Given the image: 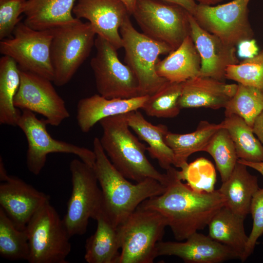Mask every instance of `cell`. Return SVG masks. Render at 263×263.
<instances>
[{"mask_svg":"<svg viewBox=\"0 0 263 263\" xmlns=\"http://www.w3.org/2000/svg\"><path fill=\"white\" fill-rule=\"evenodd\" d=\"M168 182L165 191L143 202L140 205L155 210L166 219L175 239L184 241L203 229L217 211L225 205L219 189L198 192L184 184L173 166L166 170Z\"/></svg>","mask_w":263,"mask_h":263,"instance_id":"cell-1","label":"cell"},{"mask_svg":"<svg viewBox=\"0 0 263 263\" xmlns=\"http://www.w3.org/2000/svg\"><path fill=\"white\" fill-rule=\"evenodd\" d=\"M93 147L94 168L102 195V210L116 227L143 202L165 191L167 186L153 178L131 183L112 164L98 138H94Z\"/></svg>","mask_w":263,"mask_h":263,"instance_id":"cell-2","label":"cell"},{"mask_svg":"<svg viewBox=\"0 0 263 263\" xmlns=\"http://www.w3.org/2000/svg\"><path fill=\"white\" fill-rule=\"evenodd\" d=\"M99 123L102 129V147L121 174L136 183L153 178L167 186V173L159 172L149 161L147 147L130 131L125 113L103 118Z\"/></svg>","mask_w":263,"mask_h":263,"instance_id":"cell-3","label":"cell"},{"mask_svg":"<svg viewBox=\"0 0 263 263\" xmlns=\"http://www.w3.org/2000/svg\"><path fill=\"white\" fill-rule=\"evenodd\" d=\"M167 226L163 215L140 205L117 227L121 250L118 263H153Z\"/></svg>","mask_w":263,"mask_h":263,"instance_id":"cell-4","label":"cell"},{"mask_svg":"<svg viewBox=\"0 0 263 263\" xmlns=\"http://www.w3.org/2000/svg\"><path fill=\"white\" fill-rule=\"evenodd\" d=\"M50 57L54 73L53 82L62 86L72 78L88 57L96 35L89 22L80 19L52 29Z\"/></svg>","mask_w":263,"mask_h":263,"instance_id":"cell-5","label":"cell"},{"mask_svg":"<svg viewBox=\"0 0 263 263\" xmlns=\"http://www.w3.org/2000/svg\"><path fill=\"white\" fill-rule=\"evenodd\" d=\"M25 229L29 245V263H68L71 237L50 202L34 214Z\"/></svg>","mask_w":263,"mask_h":263,"instance_id":"cell-6","label":"cell"},{"mask_svg":"<svg viewBox=\"0 0 263 263\" xmlns=\"http://www.w3.org/2000/svg\"><path fill=\"white\" fill-rule=\"evenodd\" d=\"M120 34L125 50V62L138 81L140 96L152 95L168 81L156 72L158 56L169 54L173 49L138 32L130 18L121 26Z\"/></svg>","mask_w":263,"mask_h":263,"instance_id":"cell-7","label":"cell"},{"mask_svg":"<svg viewBox=\"0 0 263 263\" xmlns=\"http://www.w3.org/2000/svg\"><path fill=\"white\" fill-rule=\"evenodd\" d=\"M188 12L163 0H138L132 14L144 34L173 50L190 35Z\"/></svg>","mask_w":263,"mask_h":263,"instance_id":"cell-8","label":"cell"},{"mask_svg":"<svg viewBox=\"0 0 263 263\" xmlns=\"http://www.w3.org/2000/svg\"><path fill=\"white\" fill-rule=\"evenodd\" d=\"M72 193L62 220L71 237L85 233L90 219L102 210V195L94 168L80 159L70 163Z\"/></svg>","mask_w":263,"mask_h":263,"instance_id":"cell-9","label":"cell"},{"mask_svg":"<svg viewBox=\"0 0 263 263\" xmlns=\"http://www.w3.org/2000/svg\"><path fill=\"white\" fill-rule=\"evenodd\" d=\"M52 30H36L20 21L11 37L0 41V53L13 58L22 71L53 82L54 73L50 57Z\"/></svg>","mask_w":263,"mask_h":263,"instance_id":"cell-10","label":"cell"},{"mask_svg":"<svg viewBox=\"0 0 263 263\" xmlns=\"http://www.w3.org/2000/svg\"><path fill=\"white\" fill-rule=\"evenodd\" d=\"M47 125L45 119H38L34 113L22 110L17 126L27 139L26 165L31 173L38 175L46 164L47 155L51 153L73 154L94 167L95 155L94 150L54 138L48 132Z\"/></svg>","mask_w":263,"mask_h":263,"instance_id":"cell-11","label":"cell"},{"mask_svg":"<svg viewBox=\"0 0 263 263\" xmlns=\"http://www.w3.org/2000/svg\"><path fill=\"white\" fill-rule=\"evenodd\" d=\"M94 46L96 53L90 65L99 94L107 98L139 96L138 81L129 67L119 59L117 50L98 36Z\"/></svg>","mask_w":263,"mask_h":263,"instance_id":"cell-12","label":"cell"},{"mask_svg":"<svg viewBox=\"0 0 263 263\" xmlns=\"http://www.w3.org/2000/svg\"><path fill=\"white\" fill-rule=\"evenodd\" d=\"M251 0H232L215 5L197 4L193 17L199 25L227 44L236 47L253 39L248 5Z\"/></svg>","mask_w":263,"mask_h":263,"instance_id":"cell-13","label":"cell"},{"mask_svg":"<svg viewBox=\"0 0 263 263\" xmlns=\"http://www.w3.org/2000/svg\"><path fill=\"white\" fill-rule=\"evenodd\" d=\"M20 75V84L14 98L17 108L41 114L47 124L53 126L60 125L70 117L65 101L55 90L52 81L21 70Z\"/></svg>","mask_w":263,"mask_h":263,"instance_id":"cell-14","label":"cell"},{"mask_svg":"<svg viewBox=\"0 0 263 263\" xmlns=\"http://www.w3.org/2000/svg\"><path fill=\"white\" fill-rule=\"evenodd\" d=\"M73 13L78 19H87L97 36L116 50L123 47L120 28L131 14L120 0H77Z\"/></svg>","mask_w":263,"mask_h":263,"instance_id":"cell-15","label":"cell"},{"mask_svg":"<svg viewBox=\"0 0 263 263\" xmlns=\"http://www.w3.org/2000/svg\"><path fill=\"white\" fill-rule=\"evenodd\" d=\"M50 199L49 195L16 176L8 175L0 184V207L20 230Z\"/></svg>","mask_w":263,"mask_h":263,"instance_id":"cell-16","label":"cell"},{"mask_svg":"<svg viewBox=\"0 0 263 263\" xmlns=\"http://www.w3.org/2000/svg\"><path fill=\"white\" fill-rule=\"evenodd\" d=\"M190 36L201 58L199 76L210 77L222 81L226 69L239 62L236 47L225 42L218 36L202 28L189 14Z\"/></svg>","mask_w":263,"mask_h":263,"instance_id":"cell-17","label":"cell"},{"mask_svg":"<svg viewBox=\"0 0 263 263\" xmlns=\"http://www.w3.org/2000/svg\"><path fill=\"white\" fill-rule=\"evenodd\" d=\"M185 241H160L156 245L157 256H174L186 263H221L239 259L227 246L198 232Z\"/></svg>","mask_w":263,"mask_h":263,"instance_id":"cell-18","label":"cell"},{"mask_svg":"<svg viewBox=\"0 0 263 263\" xmlns=\"http://www.w3.org/2000/svg\"><path fill=\"white\" fill-rule=\"evenodd\" d=\"M237 87L238 84H226L212 77L198 76L183 83L178 105L180 109L225 108Z\"/></svg>","mask_w":263,"mask_h":263,"instance_id":"cell-19","label":"cell"},{"mask_svg":"<svg viewBox=\"0 0 263 263\" xmlns=\"http://www.w3.org/2000/svg\"><path fill=\"white\" fill-rule=\"evenodd\" d=\"M149 95L131 98H107L95 94L80 99L76 107V120L84 133L103 118L142 109Z\"/></svg>","mask_w":263,"mask_h":263,"instance_id":"cell-20","label":"cell"},{"mask_svg":"<svg viewBox=\"0 0 263 263\" xmlns=\"http://www.w3.org/2000/svg\"><path fill=\"white\" fill-rule=\"evenodd\" d=\"M76 0H27L24 22L36 30H51L78 19L72 15Z\"/></svg>","mask_w":263,"mask_h":263,"instance_id":"cell-21","label":"cell"},{"mask_svg":"<svg viewBox=\"0 0 263 263\" xmlns=\"http://www.w3.org/2000/svg\"><path fill=\"white\" fill-rule=\"evenodd\" d=\"M201 58L190 35L181 44L162 60H158L157 75L167 80L183 83L199 75Z\"/></svg>","mask_w":263,"mask_h":263,"instance_id":"cell-22","label":"cell"},{"mask_svg":"<svg viewBox=\"0 0 263 263\" xmlns=\"http://www.w3.org/2000/svg\"><path fill=\"white\" fill-rule=\"evenodd\" d=\"M125 115L130 128L148 144L147 150L150 156L157 160L164 169L174 166V153L165 141L169 132L167 127L163 124H152L138 110L126 113Z\"/></svg>","mask_w":263,"mask_h":263,"instance_id":"cell-23","label":"cell"},{"mask_svg":"<svg viewBox=\"0 0 263 263\" xmlns=\"http://www.w3.org/2000/svg\"><path fill=\"white\" fill-rule=\"evenodd\" d=\"M259 188L257 176L247 167L238 161L228 178L222 182L219 190L225 199V206L244 218L250 213L251 200Z\"/></svg>","mask_w":263,"mask_h":263,"instance_id":"cell-24","label":"cell"},{"mask_svg":"<svg viewBox=\"0 0 263 263\" xmlns=\"http://www.w3.org/2000/svg\"><path fill=\"white\" fill-rule=\"evenodd\" d=\"M95 220L96 229L86 241L85 260L88 263H118L120 245L117 227L102 210Z\"/></svg>","mask_w":263,"mask_h":263,"instance_id":"cell-25","label":"cell"},{"mask_svg":"<svg viewBox=\"0 0 263 263\" xmlns=\"http://www.w3.org/2000/svg\"><path fill=\"white\" fill-rule=\"evenodd\" d=\"M245 218L224 206L207 225L208 235L234 251L242 262L248 240L244 225Z\"/></svg>","mask_w":263,"mask_h":263,"instance_id":"cell-26","label":"cell"},{"mask_svg":"<svg viewBox=\"0 0 263 263\" xmlns=\"http://www.w3.org/2000/svg\"><path fill=\"white\" fill-rule=\"evenodd\" d=\"M222 127V122L215 124L203 120L196 130L190 133L179 134L169 131L165 141L174 153V167L181 169L188 164V158L192 154L204 151L212 136Z\"/></svg>","mask_w":263,"mask_h":263,"instance_id":"cell-27","label":"cell"},{"mask_svg":"<svg viewBox=\"0 0 263 263\" xmlns=\"http://www.w3.org/2000/svg\"><path fill=\"white\" fill-rule=\"evenodd\" d=\"M20 84V70L11 57L0 59V123L17 126L21 113L14 105V98Z\"/></svg>","mask_w":263,"mask_h":263,"instance_id":"cell-28","label":"cell"},{"mask_svg":"<svg viewBox=\"0 0 263 263\" xmlns=\"http://www.w3.org/2000/svg\"><path fill=\"white\" fill-rule=\"evenodd\" d=\"M236 148L238 159L252 162L263 161V146L251 127L241 117L232 114L222 122Z\"/></svg>","mask_w":263,"mask_h":263,"instance_id":"cell-29","label":"cell"},{"mask_svg":"<svg viewBox=\"0 0 263 263\" xmlns=\"http://www.w3.org/2000/svg\"><path fill=\"white\" fill-rule=\"evenodd\" d=\"M0 255L11 261L25 260L29 256L28 238L26 229H18L0 207Z\"/></svg>","mask_w":263,"mask_h":263,"instance_id":"cell-30","label":"cell"},{"mask_svg":"<svg viewBox=\"0 0 263 263\" xmlns=\"http://www.w3.org/2000/svg\"><path fill=\"white\" fill-rule=\"evenodd\" d=\"M225 116L235 114L250 127L263 110V90L238 84L237 90L225 108Z\"/></svg>","mask_w":263,"mask_h":263,"instance_id":"cell-31","label":"cell"},{"mask_svg":"<svg viewBox=\"0 0 263 263\" xmlns=\"http://www.w3.org/2000/svg\"><path fill=\"white\" fill-rule=\"evenodd\" d=\"M183 83L167 81L155 93L149 95L142 109L149 116L173 118L180 113L178 100Z\"/></svg>","mask_w":263,"mask_h":263,"instance_id":"cell-32","label":"cell"},{"mask_svg":"<svg viewBox=\"0 0 263 263\" xmlns=\"http://www.w3.org/2000/svg\"><path fill=\"white\" fill-rule=\"evenodd\" d=\"M214 159L222 182L226 180L236 165L237 157L234 144L227 130L219 129L212 136L204 151Z\"/></svg>","mask_w":263,"mask_h":263,"instance_id":"cell-33","label":"cell"},{"mask_svg":"<svg viewBox=\"0 0 263 263\" xmlns=\"http://www.w3.org/2000/svg\"><path fill=\"white\" fill-rule=\"evenodd\" d=\"M263 90V51L226 69L225 78Z\"/></svg>","mask_w":263,"mask_h":263,"instance_id":"cell-34","label":"cell"},{"mask_svg":"<svg viewBox=\"0 0 263 263\" xmlns=\"http://www.w3.org/2000/svg\"><path fill=\"white\" fill-rule=\"evenodd\" d=\"M204 158H198L192 163L185 166L178 170V175L182 180H186L187 184L192 189L198 192H211L214 189L216 174L214 169L205 171L202 168Z\"/></svg>","mask_w":263,"mask_h":263,"instance_id":"cell-35","label":"cell"},{"mask_svg":"<svg viewBox=\"0 0 263 263\" xmlns=\"http://www.w3.org/2000/svg\"><path fill=\"white\" fill-rule=\"evenodd\" d=\"M27 0H0V39L11 37Z\"/></svg>","mask_w":263,"mask_h":263,"instance_id":"cell-36","label":"cell"},{"mask_svg":"<svg viewBox=\"0 0 263 263\" xmlns=\"http://www.w3.org/2000/svg\"><path fill=\"white\" fill-rule=\"evenodd\" d=\"M253 224L242 262L252 254L259 238L263 234V187L259 188L253 195L250 207Z\"/></svg>","mask_w":263,"mask_h":263,"instance_id":"cell-37","label":"cell"},{"mask_svg":"<svg viewBox=\"0 0 263 263\" xmlns=\"http://www.w3.org/2000/svg\"><path fill=\"white\" fill-rule=\"evenodd\" d=\"M237 47V56L245 58L252 57L259 52L254 39L244 40L239 43Z\"/></svg>","mask_w":263,"mask_h":263,"instance_id":"cell-38","label":"cell"},{"mask_svg":"<svg viewBox=\"0 0 263 263\" xmlns=\"http://www.w3.org/2000/svg\"><path fill=\"white\" fill-rule=\"evenodd\" d=\"M252 128L254 133L263 146V110L255 119Z\"/></svg>","mask_w":263,"mask_h":263,"instance_id":"cell-39","label":"cell"},{"mask_svg":"<svg viewBox=\"0 0 263 263\" xmlns=\"http://www.w3.org/2000/svg\"><path fill=\"white\" fill-rule=\"evenodd\" d=\"M169 2L179 5L185 8L188 12L193 15L197 4L194 0H163Z\"/></svg>","mask_w":263,"mask_h":263,"instance_id":"cell-40","label":"cell"},{"mask_svg":"<svg viewBox=\"0 0 263 263\" xmlns=\"http://www.w3.org/2000/svg\"><path fill=\"white\" fill-rule=\"evenodd\" d=\"M238 161L245 165L247 167L256 170L263 176V161L259 162H252L245 161L241 159H238Z\"/></svg>","mask_w":263,"mask_h":263,"instance_id":"cell-41","label":"cell"},{"mask_svg":"<svg viewBox=\"0 0 263 263\" xmlns=\"http://www.w3.org/2000/svg\"><path fill=\"white\" fill-rule=\"evenodd\" d=\"M126 6L130 14L132 15L138 0H120Z\"/></svg>","mask_w":263,"mask_h":263,"instance_id":"cell-42","label":"cell"},{"mask_svg":"<svg viewBox=\"0 0 263 263\" xmlns=\"http://www.w3.org/2000/svg\"><path fill=\"white\" fill-rule=\"evenodd\" d=\"M198 4L207 5H215L225 0H194Z\"/></svg>","mask_w":263,"mask_h":263,"instance_id":"cell-43","label":"cell"}]
</instances>
